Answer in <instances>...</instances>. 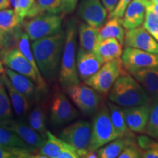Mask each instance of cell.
Returning a JSON list of instances; mask_svg holds the SVG:
<instances>
[{"instance_id":"1","label":"cell","mask_w":158,"mask_h":158,"mask_svg":"<svg viewBox=\"0 0 158 158\" xmlns=\"http://www.w3.org/2000/svg\"><path fill=\"white\" fill-rule=\"evenodd\" d=\"M65 39V31L32 41L31 50L44 79L53 81L59 72Z\"/></svg>"},{"instance_id":"2","label":"cell","mask_w":158,"mask_h":158,"mask_svg":"<svg viewBox=\"0 0 158 158\" xmlns=\"http://www.w3.org/2000/svg\"><path fill=\"white\" fill-rule=\"evenodd\" d=\"M65 39L59 72V80L62 87L67 89L80 84L76 68L77 26L74 19H70L66 23Z\"/></svg>"},{"instance_id":"3","label":"cell","mask_w":158,"mask_h":158,"mask_svg":"<svg viewBox=\"0 0 158 158\" xmlns=\"http://www.w3.org/2000/svg\"><path fill=\"white\" fill-rule=\"evenodd\" d=\"M110 101L122 107H131L151 102L143 86L131 74L118 77L109 91Z\"/></svg>"},{"instance_id":"4","label":"cell","mask_w":158,"mask_h":158,"mask_svg":"<svg viewBox=\"0 0 158 158\" xmlns=\"http://www.w3.org/2000/svg\"><path fill=\"white\" fill-rule=\"evenodd\" d=\"M118 138L112 124L108 106L102 105L94 114L92 124V138L89 150H98Z\"/></svg>"},{"instance_id":"5","label":"cell","mask_w":158,"mask_h":158,"mask_svg":"<svg viewBox=\"0 0 158 158\" xmlns=\"http://www.w3.org/2000/svg\"><path fill=\"white\" fill-rule=\"evenodd\" d=\"M62 16L59 14L43 13L24 21L22 25L30 41L50 36L62 30Z\"/></svg>"},{"instance_id":"6","label":"cell","mask_w":158,"mask_h":158,"mask_svg":"<svg viewBox=\"0 0 158 158\" xmlns=\"http://www.w3.org/2000/svg\"><path fill=\"white\" fill-rule=\"evenodd\" d=\"M59 138L74 147L80 157H84L89 149L92 124L85 120H78L64 127Z\"/></svg>"},{"instance_id":"7","label":"cell","mask_w":158,"mask_h":158,"mask_svg":"<svg viewBox=\"0 0 158 158\" xmlns=\"http://www.w3.org/2000/svg\"><path fill=\"white\" fill-rule=\"evenodd\" d=\"M123 73L122 59H116L104 63L95 74L85 81L84 84L93 88L100 94H106L118 77Z\"/></svg>"},{"instance_id":"8","label":"cell","mask_w":158,"mask_h":158,"mask_svg":"<svg viewBox=\"0 0 158 158\" xmlns=\"http://www.w3.org/2000/svg\"><path fill=\"white\" fill-rule=\"evenodd\" d=\"M66 90L74 104L86 115L95 114L100 107L102 101L100 94L86 84L73 85Z\"/></svg>"},{"instance_id":"9","label":"cell","mask_w":158,"mask_h":158,"mask_svg":"<svg viewBox=\"0 0 158 158\" xmlns=\"http://www.w3.org/2000/svg\"><path fill=\"white\" fill-rule=\"evenodd\" d=\"M123 68L129 73L143 69L158 68V54L132 47H125L121 56Z\"/></svg>"},{"instance_id":"10","label":"cell","mask_w":158,"mask_h":158,"mask_svg":"<svg viewBox=\"0 0 158 158\" xmlns=\"http://www.w3.org/2000/svg\"><path fill=\"white\" fill-rule=\"evenodd\" d=\"M79 111L61 92H55L51 99L50 121L54 127L68 124L78 118Z\"/></svg>"},{"instance_id":"11","label":"cell","mask_w":158,"mask_h":158,"mask_svg":"<svg viewBox=\"0 0 158 158\" xmlns=\"http://www.w3.org/2000/svg\"><path fill=\"white\" fill-rule=\"evenodd\" d=\"M0 59L7 68L28 77L37 85L38 80L36 73L27 57L18 47H10L0 51Z\"/></svg>"},{"instance_id":"12","label":"cell","mask_w":158,"mask_h":158,"mask_svg":"<svg viewBox=\"0 0 158 158\" xmlns=\"http://www.w3.org/2000/svg\"><path fill=\"white\" fill-rule=\"evenodd\" d=\"M108 11L101 0H81L77 14L84 23L100 29L106 22Z\"/></svg>"},{"instance_id":"13","label":"cell","mask_w":158,"mask_h":158,"mask_svg":"<svg viewBox=\"0 0 158 158\" xmlns=\"http://www.w3.org/2000/svg\"><path fill=\"white\" fill-rule=\"evenodd\" d=\"M103 60L94 51L79 47L76 54V68L79 78L85 81L95 74L104 64Z\"/></svg>"},{"instance_id":"14","label":"cell","mask_w":158,"mask_h":158,"mask_svg":"<svg viewBox=\"0 0 158 158\" xmlns=\"http://www.w3.org/2000/svg\"><path fill=\"white\" fill-rule=\"evenodd\" d=\"M124 45L158 54V42L143 27L126 30Z\"/></svg>"},{"instance_id":"15","label":"cell","mask_w":158,"mask_h":158,"mask_svg":"<svg viewBox=\"0 0 158 158\" xmlns=\"http://www.w3.org/2000/svg\"><path fill=\"white\" fill-rule=\"evenodd\" d=\"M150 109V102L123 108L124 119L133 133H145Z\"/></svg>"},{"instance_id":"16","label":"cell","mask_w":158,"mask_h":158,"mask_svg":"<svg viewBox=\"0 0 158 158\" xmlns=\"http://www.w3.org/2000/svg\"><path fill=\"white\" fill-rule=\"evenodd\" d=\"M0 127L7 128L19 136L23 141L31 147L39 149L45 143V139L29 125L22 121L12 119L1 122Z\"/></svg>"},{"instance_id":"17","label":"cell","mask_w":158,"mask_h":158,"mask_svg":"<svg viewBox=\"0 0 158 158\" xmlns=\"http://www.w3.org/2000/svg\"><path fill=\"white\" fill-rule=\"evenodd\" d=\"M147 0H133L125 10L121 19L125 30H130L143 25L147 12Z\"/></svg>"},{"instance_id":"18","label":"cell","mask_w":158,"mask_h":158,"mask_svg":"<svg viewBox=\"0 0 158 158\" xmlns=\"http://www.w3.org/2000/svg\"><path fill=\"white\" fill-rule=\"evenodd\" d=\"M2 76L4 85L7 89L12 107L15 114L20 118L24 117L30 110L31 100L27 98L24 94H21L13 86L5 72L2 73Z\"/></svg>"},{"instance_id":"19","label":"cell","mask_w":158,"mask_h":158,"mask_svg":"<svg viewBox=\"0 0 158 158\" xmlns=\"http://www.w3.org/2000/svg\"><path fill=\"white\" fill-rule=\"evenodd\" d=\"M154 102H158V68L143 69L131 73Z\"/></svg>"},{"instance_id":"20","label":"cell","mask_w":158,"mask_h":158,"mask_svg":"<svg viewBox=\"0 0 158 158\" xmlns=\"http://www.w3.org/2000/svg\"><path fill=\"white\" fill-rule=\"evenodd\" d=\"M5 73L8 77L13 86L19 92L24 94L29 100H32L35 98L37 92L39 90L37 85L32 80L9 68H6Z\"/></svg>"},{"instance_id":"21","label":"cell","mask_w":158,"mask_h":158,"mask_svg":"<svg viewBox=\"0 0 158 158\" xmlns=\"http://www.w3.org/2000/svg\"><path fill=\"white\" fill-rule=\"evenodd\" d=\"M16 45L18 48L22 51L23 54L27 57V60L29 61L31 66H32L33 69L35 70V73H36L37 80H38V84H37V89H38V90L42 91V92H45L47 88L46 83H45V79L43 77L38 66H37L32 50H31L30 40H29L28 35L26 34L25 32L21 33V35H20L19 39H18Z\"/></svg>"},{"instance_id":"22","label":"cell","mask_w":158,"mask_h":158,"mask_svg":"<svg viewBox=\"0 0 158 158\" xmlns=\"http://www.w3.org/2000/svg\"><path fill=\"white\" fill-rule=\"evenodd\" d=\"M94 52L101 57L106 63L121 58L123 50L122 45L117 39L108 38L99 42Z\"/></svg>"},{"instance_id":"23","label":"cell","mask_w":158,"mask_h":158,"mask_svg":"<svg viewBox=\"0 0 158 158\" xmlns=\"http://www.w3.org/2000/svg\"><path fill=\"white\" fill-rule=\"evenodd\" d=\"M67 144L68 143L63 141L62 138H56L48 130L45 143L38 149L39 152L35 157L59 158V155Z\"/></svg>"},{"instance_id":"24","label":"cell","mask_w":158,"mask_h":158,"mask_svg":"<svg viewBox=\"0 0 158 158\" xmlns=\"http://www.w3.org/2000/svg\"><path fill=\"white\" fill-rule=\"evenodd\" d=\"M125 29L122 26L121 19L113 18L99 29V42L108 38H116L124 45Z\"/></svg>"},{"instance_id":"25","label":"cell","mask_w":158,"mask_h":158,"mask_svg":"<svg viewBox=\"0 0 158 158\" xmlns=\"http://www.w3.org/2000/svg\"><path fill=\"white\" fill-rule=\"evenodd\" d=\"M80 47L88 51H94L99 43V29L81 23L78 29Z\"/></svg>"},{"instance_id":"26","label":"cell","mask_w":158,"mask_h":158,"mask_svg":"<svg viewBox=\"0 0 158 158\" xmlns=\"http://www.w3.org/2000/svg\"><path fill=\"white\" fill-rule=\"evenodd\" d=\"M107 106L109 109L112 124L118 138L134 136L133 132L128 128L125 119H124V110L122 106L112 102H108Z\"/></svg>"},{"instance_id":"27","label":"cell","mask_w":158,"mask_h":158,"mask_svg":"<svg viewBox=\"0 0 158 158\" xmlns=\"http://www.w3.org/2000/svg\"><path fill=\"white\" fill-rule=\"evenodd\" d=\"M133 142H135L134 136L116 138L98 149V157L100 158L118 157L122 152Z\"/></svg>"},{"instance_id":"28","label":"cell","mask_w":158,"mask_h":158,"mask_svg":"<svg viewBox=\"0 0 158 158\" xmlns=\"http://www.w3.org/2000/svg\"><path fill=\"white\" fill-rule=\"evenodd\" d=\"M63 13V0H37L27 17L31 18L43 13L60 14Z\"/></svg>"},{"instance_id":"29","label":"cell","mask_w":158,"mask_h":158,"mask_svg":"<svg viewBox=\"0 0 158 158\" xmlns=\"http://www.w3.org/2000/svg\"><path fill=\"white\" fill-rule=\"evenodd\" d=\"M22 23L14 9H4L0 10V32L12 33L19 28Z\"/></svg>"},{"instance_id":"30","label":"cell","mask_w":158,"mask_h":158,"mask_svg":"<svg viewBox=\"0 0 158 158\" xmlns=\"http://www.w3.org/2000/svg\"><path fill=\"white\" fill-rule=\"evenodd\" d=\"M28 121L29 125L45 139L47 137V132L45 124V115L43 108L40 105H37L31 110L29 114Z\"/></svg>"},{"instance_id":"31","label":"cell","mask_w":158,"mask_h":158,"mask_svg":"<svg viewBox=\"0 0 158 158\" xmlns=\"http://www.w3.org/2000/svg\"><path fill=\"white\" fill-rule=\"evenodd\" d=\"M0 146L6 147H18L27 148V149H35L23 141L19 135L7 128L0 127Z\"/></svg>"},{"instance_id":"32","label":"cell","mask_w":158,"mask_h":158,"mask_svg":"<svg viewBox=\"0 0 158 158\" xmlns=\"http://www.w3.org/2000/svg\"><path fill=\"white\" fill-rule=\"evenodd\" d=\"M13 107L5 85L0 86V123L13 118Z\"/></svg>"},{"instance_id":"33","label":"cell","mask_w":158,"mask_h":158,"mask_svg":"<svg viewBox=\"0 0 158 158\" xmlns=\"http://www.w3.org/2000/svg\"><path fill=\"white\" fill-rule=\"evenodd\" d=\"M151 2L147 4L145 19L142 27L158 42V15L150 6Z\"/></svg>"},{"instance_id":"34","label":"cell","mask_w":158,"mask_h":158,"mask_svg":"<svg viewBox=\"0 0 158 158\" xmlns=\"http://www.w3.org/2000/svg\"><path fill=\"white\" fill-rule=\"evenodd\" d=\"M145 133L155 139H158V102L151 106Z\"/></svg>"},{"instance_id":"35","label":"cell","mask_w":158,"mask_h":158,"mask_svg":"<svg viewBox=\"0 0 158 158\" xmlns=\"http://www.w3.org/2000/svg\"><path fill=\"white\" fill-rule=\"evenodd\" d=\"M21 33L22 32L20 31L19 28L12 33L6 34V33L0 32V51H2L3 49L13 47L11 46V44L14 41L17 42Z\"/></svg>"},{"instance_id":"36","label":"cell","mask_w":158,"mask_h":158,"mask_svg":"<svg viewBox=\"0 0 158 158\" xmlns=\"http://www.w3.org/2000/svg\"><path fill=\"white\" fill-rule=\"evenodd\" d=\"M143 150L135 142L130 143L118 155V158H140L142 157Z\"/></svg>"},{"instance_id":"37","label":"cell","mask_w":158,"mask_h":158,"mask_svg":"<svg viewBox=\"0 0 158 158\" xmlns=\"http://www.w3.org/2000/svg\"><path fill=\"white\" fill-rule=\"evenodd\" d=\"M35 3V0H19V5H18L16 13L22 22L25 18L27 17L28 13L32 8Z\"/></svg>"},{"instance_id":"38","label":"cell","mask_w":158,"mask_h":158,"mask_svg":"<svg viewBox=\"0 0 158 158\" xmlns=\"http://www.w3.org/2000/svg\"><path fill=\"white\" fill-rule=\"evenodd\" d=\"M133 0H119L114 10L109 13L108 19L116 18V19H121L123 17V15L125 12V10L127 9V6L130 5V3Z\"/></svg>"},{"instance_id":"39","label":"cell","mask_w":158,"mask_h":158,"mask_svg":"<svg viewBox=\"0 0 158 158\" xmlns=\"http://www.w3.org/2000/svg\"><path fill=\"white\" fill-rule=\"evenodd\" d=\"M137 143L142 150L152 149L158 147V141L150 138V136L140 135L137 138Z\"/></svg>"},{"instance_id":"40","label":"cell","mask_w":158,"mask_h":158,"mask_svg":"<svg viewBox=\"0 0 158 158\" xmlns=\"http://www.w3.org/2000/svg\"><path fill=\"white\" fill-rule=\"evenodd\" d=\"M80 156L78 155V152L72 146L68 143L59 156V158H78Z\"/></svg>"},{"instance_id":"41","label":"cell","mask_w":158,"mask_h":158,"mask_svg":"<svg viewBox=\"0 0 158 158\" xmlns=\"http://www.w3.org/2000/svg\"><path fill=\"white\" fill-rule=\"evenodd\" d=\"M78 0H63V13H71L76 9Z\"/></svg>"},{"instance_id":"42","label":"cell","mask_w":158,"mask_h":158,"mask_svg":"<svg viewBox=\"0 0 158 158\" xmlns=\"http://www.w3.org/2000/svg\"><path fill=\"white\" fill-rule=\"evenodd\" d=\"M101 1L107 10L108 13H110L115 8L119 0H101Z\"/></svg>"},{"instance_id":"43","label":"cell","mask_w":158,"mask_h":158,"mask_svg":"<svg viewBox=\"0 0 158 158\" xmlns=\"http://www.w3.org/2000/svg\"><path fill=\"white\" fill-rule=\"evenodd\" d=\"M142 157L143 158H158V147L152 149L143 150Z\"/></svg>"},{"instance_id":"44","label":"cell","mask_w":158,"mask_h":158,"mask_svg":"<svg viewBox=\"0 0 158 158\" xmlns=\"http://www.w3.org/2000/svg\"><path fill=\"white\" fill-rule=\"evenodd\" d=\"M85 158H97L98 157V150H89L87 153L84 156Z\"/></svg>"},{"instance_id":"45","label":"cell","mask_w":158,"mask_h":158,"mask_svg":"<svg viewBox=\"0 0 158 158\" xmlns=\"http://www.w3.org/2000/svg\"><path fill=\"white\" fill-rule=\"evenodd\" d=\"M10 5V0H0V10L8 8Z\"/></svg>"},{"instance_id":"46","label":"cell","mask_w":158,"mask_h":158,"mask_svg":"<svg viewBox=\"0 0 158 158\" xmlns=\"http://www.w3.org/2000/svg\"><path fill=\"white\" fill-rule=\"evenodd\" d=\"M150 6H151L152 8L154 10V11L158 15V4L154 3L152 2H150Z\"/></svg>"},{"instance_id":"47","label":"cell","mask_w":158,"mask_h":158,"mask_svg":"<svg viewBox=\"0 0 158 158\" xmlns=\"http://www.w3.org/2000/svg\"><path fill=\"white\" fill-rule=\"evenodd\" d=\"M5 68H4V64L2 63V60L0 59V74L3 73L4 72H5Z\"/></svg>"},{"instance_id":"48","label":"cell","mask_w":158,"mask_h":158,"mask_svg":"<svg viewBox=\"0 0 158 158\" xmlns=\"http://www.w3.org/2000/svg\"><path fill=\"white\" fill-rule=\"evenodd\" d=\"M4 85V81H3V76H2V73L0 74V86Z\"/></svg>"},{"instance_id":"49","label":"cell","mask_w":158,"mask_h":158,"mask_svg":"<svg viewBox=\"0 0 158 158\" xmlns=\"http://www.w3.org/2000/svg\"><path fill=\"white\" fill-rule=\"evenodd\" d=\"M152 2L154 3H157L158 4V0H152Z\"/></svg>"},{"instance_id":"50","label":"cell","mask_w":158,"mask_h":158,"mask_svg":"<svg viewBox=\"0 0 158 158\" xmlns=\"http://www.w3.org/2000/svg\"><path fill=\"white\" fill-rule=\"evenodd\" d=\"M147 1H152V0H147Z\"/></svg>"}]
</instances>
